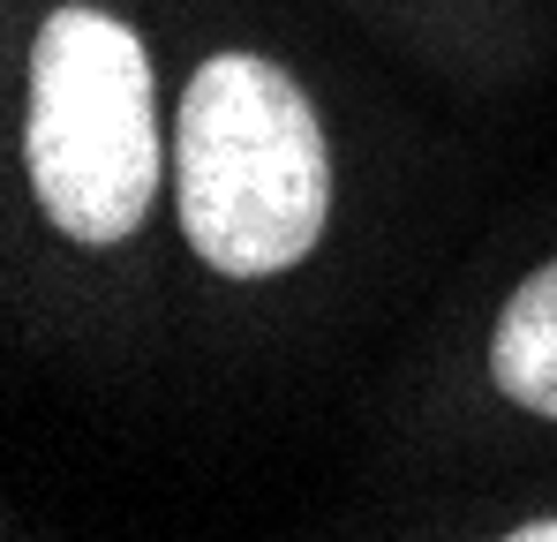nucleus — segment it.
<instances>
[{
  "mask_svg": "<svg viewBox=\"0 0 557 542\" xmlns=\"http://www.w3.org/2000/svg\"><path fill=\"white\" fill-rule=\"evenodd\" d=\"M30 188L46 219L84 242H128L159 196L151 61L106 8H53L30 46Z\"/></svg>",
  "mask_w": 557,
  "mask_h": 542,
  "instance_id": "nucleus-2",
  "label": "nucleus"
},
{
  "mask_svg": "<svg viewBox=\"0 0 557 542\" xmlns=\"http://www.w3.org/2000/svg\"><path fill=\"white\" fill-rule=\"evenodd\" d=\"M490 377L512 407L528 415H550L557 422V264L535 271L505 317H497V340H490Z\"/></svg>",
  "mask_w": 557,
  "mask_h": 542,
  "instance_id": "nucleus-3",
  "label": "nucleus"
},
{
  "mask_svg": "<svg viewBox=\"0 0 557 542\" xmlns=\"http://www.w3.org/2000/svg\"><path fill=\"white\" fill-rule=\"evenodd\" d=\"M174 196L188 249L226 279L301 264L332 211V159L309 98L257 53L196 69L174 128Z\"/></svg>",
  "mask_w": 557,
  "mask_h": 542,
  "instance_id": "nucleus-1",
  "label": "nucleus"
},
{
  "mask_svg": "<svg viewBox=\"0 0 557 542\" xmlns=\"http://www.w3.org/2000/svg\"><path fill=\"white\" fill-rule=\"evenodd\" d=\"M512 542H557V520H528V528H512Z\"/></svg>",
  "mask_w": 557,
  "mask_h": 542,
  "instance_id": "nucleus-4",
  "label": "nucleus"
}]
</instances>
